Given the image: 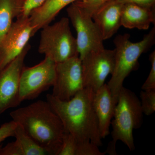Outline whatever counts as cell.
Here are the masks:
<instances>
[{"label": "cell", "mask_w": 155, "mask_h": 155, "mask_svg": "<svg viewBox=\"0 0 155 155\" xmlns=\"http://www.w3.org/2000/svg\"><path fill=\"white\" fill-rule=\"evenodd\" d=\"M94 94L91 90L84 88L69 101H61L48 94L47 101L61 119L66 132L79 142L91 141L100 147L102 142L94 107Z\"/></svg>", "instance_id": "cell-1"}, {"label": "cell", "mask_w": 155, "mask_h": 155, "mask_svg": "<svg viewBox=\"0 0 155 155\" xmlns=\"http://www.w3.org/2000/svg\"><path fill=\"white\" fill-rule=\"evenodd\" d=\"M10 116L49 155H58L66 131L47 101L38 100L12 111Z\"/></svg>", "instance_id": "cell-2"}, {"label": "cell", "mask_w": 155, "mask_h": 155, "mask_svg": "<svg viewBox=\"0 0 155 155\" xmlns=\"http://www.w3.org/2000/svg\"><path fill=\"white\" fill-rule=\"evenodd\" d=\"M111 121L112 140L105 153L117 154L116 144L122 141L130 150L135 149L133 130L140 128L143 122V113L140 102L134 92L122 87L118 97L114 117Z\"/></svg>", "instance_id": "cell-3"}, {"label": "cell", "mask_w": 155, "mask_h": 155, "mask_svg": "<svg viewBox=\"0 0 155 155\" xmlns=\"http://www.w3.org/2000/svg\"><path fill=\"white\" fill-rule=\"evenodd\" d=\"M128 34L119 35L115 38V62L114 72L107 85L117 103L123 82L132 71L138 68L139 58L151 48L155 43V27L144 35L140 41H130Z\"/></svg>", "instance_id": "cell-4"}, {"label": "cell", "mask_w": 155, "mask_h": 155, "mask_svg": "<svg viewBox=\"0 0 155 155\" xmlns=\"http://www.w3.org/2000/svg\"><path fill=\"white\" fill-rule=\"evenodd\" d=\"M38 51L57 63L79 56L76 38L69 26V19L63 17L52 25L41 28Z\"/></svg>", "instance_id": "cell-5"}, {"label": "cell", "mask_w": 155, "mask_h": 155, "mask_svg": "<svg viewBox=\"0 0 155 155\" xmlns=\"http://www.w3.org/2000/svg\"><path fill=\"white\" fill-rule=\"evenodd\" d=\"M56 63L45 57L44 60L32 67L22 68L20 78L19 98L21 102L36 99L52 87L55 78Z\"/></svg>", "instance_id": "cell-6"}, {"label": "cell", "mask_w": 155, "mask_h": 155, "mask_svg": "<svg viewBox=\"0 0 155 155\" xmlns=\"http://www.w3.org/2000/svg\"><path fill=\"white\" fill-rule=\"evenodd\" d=\"M67 11L77 33L76 39L81 60L92 51L104 48L99 29L89 13L75 2L69 5Z\"/></svg>", "instance_id": "cell-7"}, {"label": "cell", "mask_w": 155, "mask_h": 155, "mask_svg": "<svg viewBox=\"0 0 155 155\" xmlns=\"http://www.w3.org/2000/svg\"><path fill=\"white\" fill-rule=\"evenodd\" d=\"M84 88L95 92L105 84L109 75H112L115 62V50H94L81 59Z\"/></svg>", "instance_id": "cell-8"}, {"label": "cell", "mask_w": 155, "mask_h": 155, "mask_svg": "<svg viewBox=\"0 0 155 155\" xmlns=\"http://www.w3.org/2000/svg\"><path fill=\"white\" fill-rule=\"evenodd\" d=\"M52 95L61 101L71 99L84 88L81 61L79 56L56 64Z\"/></svg>", "instance_id": "cell-9"}, {"label": "cell", "mask_w": 155, "mask_h": 155, "mask_svg": "<svg viewBox=\"0 0 155 155\" xmlns=\"http://www.w3.org/2000/svg\"><path fill=\"white\" fill-rule=\"evenodd\" d=\"M30 48L28 44L22 52L0 72V116L22 103L19 98L20 75Z\"/></svg>", "instance_id": "cell-10"}, {"label": "cell", "mask_w": 155, "mask_h": 155, "mask_svg": "<svg viewBox=\"0 0 155 155\" xmlns=\"http://www.w3.org/2000/svg\"><path fill=\"white\" fill-rule=\"evenodd\" d=\"M33 36L29 17H17L0 42V72L22 52Z\"/></svg>", "instance_id": "cell-11"}, {"label": "cell", "mask_w": 155, "mask_h": 155, "mask_svg": "<svg viewBox=\"0 0 155 155\" xmlns=\"http://www.w3.org/2000/svg\"><path fill=\"white\" fill-rule=\"evenodd\" d=\"M123 4L110 0L100 7L91 15L103 40L114 36L121 25Z\"/></svg>", "instance_id": "cell-12"}, {"label": "cell", "mask_w": 155, "mask_h": 155, "mask_svg": "<svg viewBox=\"0 0 155 155\" xmlns=\"http://www.w3.org/2000/svg\"><path fill=\"white\" fill-rule=\"evenodd\" d=\"M93 102L102 139L110 134L111 121L117 104L107 84L94 92Z\"/></svg>", "instance_id": "cell-13"}, {"label": "cell", "mask_w": 155, "mask_h": 155, "mask_svg": "<svg viewBox=\"0 0 155 155\" xmlns=\"http://www.w3.org/2000/svg\"><path fill=\"white\" fill-rule=\"evenodd\" d=\"M15 141L5 147L0 146V155H47V151L32 139L17 123L14 131Z\"/></svg>", "instance_id": "cell-14"}, {"label": "cell", "mask_w": 155, "mask_h": 155, "mask_svg": "<svg viewBox=\"0 0 155 155\" xmlns=\"http://www.w3.org/2000/svg\"><path fill=\"white\" fill-rule=\"evenodd\" d=\"M155 9L150 8L133 3L123 4L121 25L125 28L147 30L155 24Z\"/></svg>", "instance_id": "cell-15"}, {"label": "cell", "mask_w": 155, "mask_h": 155, "mask_svg": "<svg viewBox=\"0 0 155 155\" xmlns=\"http://www.w3.org/2000/svg\"><path fill=\"white\" fill-rule=\"evenodd\" d=\"M78 1L79 0H46L34 10L29 16L33 36L39 30L50 24L62 9Z\"/></svg>", "instance_id": "cell-16"}, {"label": "cell", "mask_w": 155, "mask_h": 155, "mask_svg": "<svg viewBox=\"0 0 155 155\" xmlns=\"http://www.w3.org/2000/svg\"><path fill=\"white\" fill-rule=\"evenodd\" d=\"M23 0H0V42L21 14Z\"/></svg>", "instance_id": "cell-17"}, {"label": "cell", "mask_w": 155, "mask_h": 155, "mask_svg": "<svg viewBox=\"0 0 155 155\" xmlns=\"http://www.w3.org/2000/svg\"><path fill=\"white\" fill-rule=\"evenodd\" d=\"M140 105L143 114L150 116L155 111V89L146 90L140 93Z\"/></svg>", "instance_id": "cell-18"}, {"label": "cell", "mask_w": 155, "mask_h": 155, "mask_svg": "<svg viewBox=\"0 0 155 155\" xmlns=\"http://www.w3.org/2000/svg\"><path fill=\"white\" fill-rule=\"evenodd\" d=\"M78 142L72 134L65 132L58 155H76Z\"/></svg>", "instance_id": "cell-19"}, {"label": "cell", "mask_w": 155, "mask_h": 155, "mask_svg": "<svg viewBox=\"0 0 155 155\" xmlns=\"http://www.w3.org/2000/svg\"><path fill=\"white\" fill-rule=\"evenodd\" d=\"M99 147L98 146L91 141L78 142L76 155H105V152H101Z\"/></svg>", "instance_id": "cell-20"}, {"label": "cell", "mask_w": 155, "mask_h": 155, "mask_svg": "<svg viewBox=\"0 0 155 155\" xmlns=\"http://www.w3.org/2000/svg\"><path fill=\"white\" fill-rule=\"evenodd\" d=\"M149 61L151 64L150 71L147 78L143 84V90L155 89V51L151 53L149 56Z\"/></svg>", "instance_id": "cell-21"}, {"label": "cell", "mask_w": 155, "mask_h": 155, "mask_svg": "<svg viewBox=\"0 0 155 155\" xmlns=\"http://www.w3.org/2000/svg\"><path fill=\"white\" fill-rule=\"evenodd\" d=\"M109 1L110 0H79L75 3L85 9L91 16L100 7Z\"/></svg>", "instance_id": "cell-22"}, {"label": "cell", "mask_w": 155, "mask_h": 155, "mask_svg": "<svg viewBox=\"0 0 155 155\" xmlns=\"http://www.w3.org/2000/svg\"><path fill=\"white\" fill-rule=\"evenodd\" d=\"M17 123L12 120L4 123L0 126V144L6 139L14 137Z\"/></svg>", "instance_id": "cell-23"}, {"label": "cell", "mask_w": 155, "mask_h": 155, "mask_svg": "<svg viewBox=\"0 0 155 155\" xmlns=\"http://www.w3.org/2000/svg\"><path fill=\"white\" fill-rule=\"evenodd\" d=\"M45 1L46 0H23L22 12L21 15L19 17H29L31 12L34 10L42 5Z\"/></svg>", "instance_id": "cell-24"}, {"label": "cell", "mask_w": 155, "mask_h": 155, "mask_svg": "<svg viewBox=\"0 0 155 155\" xmlns=\"http://www.w3.org/2000/svg\"><path fill=\"white\" fill-rule=\"evenodd\" d=\"M117 2L122 4L133 3L139 5L155 9V0H114Z\"/></svg>", "instance_id": "cell-25"}]
</instances>
